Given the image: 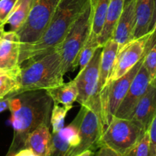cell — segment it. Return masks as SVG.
<instances>
[{
	"label": "cell",
	"mask_w": 156,
	"mask_h": 156,
	"mask_svg": "<svg viewBox=\"0 0 156 156\" xmlns=\"http://www.w3.org/2000/svg\"><path fill=\"white\" fill-rule=\"evenodd\" d=\"M154 8V0H136L135 38L143 36L151 27Z\"/></svg>",
	"instance_id": "obj_18"
},
{
	"label": "cell",
	"mask_w": 156,
	"mask_h": 156,
	"mask_svg": "<svg viewBox=\"0 0 156 156\" xmlns=\"http://www.w3.org/2000/svg\"><path fill=\"white\" fill-rule=\"evenodd\" d=\"M93 151L87 150V151H85V152H82V153L79 154L77 156H93Z\"/></svg>",
	"instance_id": "obj_32"
},
{
	"label": "cell",
	"mask_w": 156,
	"mask_h": 156,
	"mask_svg": "<svg viewBox=\"0 0 156 156\" xmlns=\"http://www.w3.org/2000/svg\"><path fill=\"white\" fill-rule=\"evenodd\" d=\"M156 27V0H154V12H153V15H152V19H151V27H150V30L151 29L152 27Z\"/></svg>",
	"instance_id": "obj_31"
},
{
	"label": "cell",
	"mask_w": 156,
	"mask_h": 156,
	"mask_svg": "<svg viewBox=\"0 0 156 156\" xmlns=\"http://www.w3.org/2000/svg\"><path fill=\"white\" fill-rule=\"evenodd\" d=\"M12 96L5 98L3 99H0V113L6 111L9 108V103H10V99Z\"/></svg>",
	"instance_id": "obj_29"
},
{
	"label": "cell",
	"mask_w": 156,
	"mask_h": 156,
	"mask_svg": "<svg viewBox=\"0 0 156 156\" xmlns=\"http://www.w3.org/2000/svg\"><path fill=\"white\" fill-rule=\"evenodd\" d=\"M13 156H38L35 153H34V152L32 150L29 149H23L21 150H20L19 152H17L16 154H15Z\"/></svg>",
	"instance_id": "obj_30"
},
{
	"label": "cell",
	"mask_w": 156,
	"mask_h": 156,
	"mask_svg": "<svg viewBox=\"0 0 156 156\" xmlns=\"http://www.w3.org/2000/svg\"><path fill=\"white\" fill-rule=\"evenodd\" d=\"M145 132L132 120L114 116L102 131L99 148L108 146L123 156L142 139Z\"/></svg>",
	"instance_id": "obj_4"
},
{
	"label": "cell",
	"mask_w": 156,
	"mask_h": 156,
	"mask_svg": "<svg viewBox=\"0 0 156 156\" xmlns=\"http://www.w3.org/2000/svg\"><path fill=\"white\" fill-rule=\"evenodd\" d=\"M147 131L149 135L151 152H152L153 156H156V114L154 115Z\"/></svg>",
	"instance_id": "obj_27"
},
{
	"label": "cell",
	"mask_w": 156,
	"mask_h": 156,
	"mask_svg": "<svg viewBox=\"0 0 156 156\" xmlns=\"http://www.w3.org/2000/svg\"><path fill=\"white\" fill-rule=\"evenodd\" d=\"M51 133L48 125H41L31 133L26 140L24 149H29L38 156H49Z\"/></svg>",
	"instance_id": "obj_16"
},
{
	"label": "cell",
	"mask_w": 156,
	"mask_h": 156,
	"mask_svg": "<svg viewBox=\"0 0 156 156\" xmlns=\"http://www.w3.org/2000/svg\"><path fill=\"white\" fill-rule=\"evenodd\" d=\"M125 5V0H110L106 15L103 27L97 39L101 47L113 37L116 24L120 18Z\"/></svg>",
	"instance_id": "obj_17"
},
{
	"label": "cell",
	"mask_w": 156,
	"mask_h": 156,
	"mask_svg": "<svg viewBox=\"0 0 156 156\" xmlns=\"http://www.w3.org/2000/svg\"><path fill=\"white\" fill-rule=\"evenodd\" d=\"M20 39L18 34L9 30L0 39V72L11 71L20 68Z\"/></svg>",
	"instance_id": "obj_12"
},
{
	"label": "cell",
	"mask_w": 156,
	"mask_h": 156,
	"mask_svg": "<svg viewBox=\"0 0 156 156\" xmlns=\"http://www.w3.org/2000/svg\"><path fill=\"white\" fill-rule=\"evenodd\" d=\"M151 33L152 30H150L143 36L134 38L124 44L122 47H119L115 59L113 69L106 86L128 73L143 58L145 53L147 43L151 37Z\"/></svg>",
	"instance_id": "obj_7"
},
{
	"label": "cell",
	"mask_w": 156,
	"mask_h": 156,
	"mask_svg": "<svg viewBox=\"0 0 156 156\" xmlns=\"http://www.w3.org/2000/svg\"><path fill=\"white\" fill-rule=\"evenodd\" d=\"M67 111L64 107L59 105H54L50 114V125L52 126V133H58L64 127V120L67 116Z\"/></svg>",
	"instance_id": "obj_24"
},
{
	"label": "cell",
	"mask_w": 156,
	"mask_h": 156,
	"mask_svg": "<svg viewBox=\"0 0 156 156\" xmlns=\"http://www.w3.org/2000/svg\"><path fill=\"white\" fill-rule=\"evenodd\" d=\"M155 114L156 87L150 84L145 94L136 105L130 120L147 131Z\"/></svg>",
	"instance_id": "obj_14"
},
{
	"label": "cell",
	"mask_w": 156,
	"mask_h": 156,
	"mask_svg": "<svg viewBox=\"0 0 156 156\" xmlns=\"http://www.w3.org/2000/svg\"><path fill=\"white\" fill-rule=\"evenodd\" d=\"M96 156H122L118 152L106 146H102L99 148Z\"/></svg>",
	"instance_id": "obj_28"
},
{
	"label": "cell",
	"mask_w": 156,
	"mask_h": 156,
	"mask_svg": "<svg viewBox=\"0 0 156 156\" xmlns=\"http://www.w3.org/2000/svg\"><path fill=\"white\" fill-rule=\"evenodd\" d=\"M110 0H89L90 6V33L99 36L103 27Z\"/></svg>",
	"instance_id": "obj_21"
},
{
	"label": "cell",
	"mask_w": 156,
	"mask_h": 156,
	"mask_svg": "<svg viewBox=\"0 0 156 156\" xmlns=\"http://www.w3.org/2000/svg\"><path fill=\"white\" fill-rule=\"evenodd\" d=\"M102 47H99L85 68L78 72L74 80L78 90L76 101L81 106H89L98 98V82L99 75V62Z\"/></svg>",
	"instance_id": "obj_9"
},
{
	"label": "cell",
	"mask_w": 156,
	"mask_h": 156,
	"mask_svg": "<svg viewBox=\"0 0 156 156\" xmlns=\"http://www.w3.org/2000/svg\"><path fill=\"white\" fill-rule=\"evenodd\" d=\"M123 156H153L148 131L145 133L142 139Z\"/></svg>",
	"instance_id": "obj_25"
},
{
	"label": "cell",
	"mask_w": 156,
	"mask_h": 156,
	"mask_svg": "<svg viewBox=\"0 0 156 156\" xmlns=\"http://www.w3.org/2000/svg\"><path fill=\"white\" fill-rule=\"evenodd\" d=\"M88 5L89 0H61L41 38L32 44H20V65L59 47L74 21Z\"/></svg>",
	"instance_id": "obj_2"
},
{
	"label": "cell",
	"mask_w": 156,
	"mask_h": 156,
	"mask_svg": "<svg viewBox=\"0 0 156 156\" xmlns=\"http://www.w3.org/2000/svg\"><path fill=\"white\" fill-rule=\"evenodd\" d=\"M150 84L151 79L149 75L142 63L133 79L127 94L118 108L115 117L130 120L136 105L145 94Z\"/></svg>",
	"instance_id": "obj_10"
},
{
	"label": "cell",
	"mask_w": 156,
	"mask_h": 156,
	"mask_svg": "<svg viewBox=\"0 0 156 156\" xmlns=\"http://www.w3.org/2000/svg\"><path fill=\"white\" fill-rule=\"evenodd\" d=\"M151 85H154V86L156 87V73H155V76H154V79H153V81H152V82H151Z\"/></svg>",
	"instance_id": "obj_34"
},
{
	"label": "cell",
	"mask_w": 156,
	"mask_h": 156,
	"mask_svg": "<svg viewBox=\"0 0 156 156\" xmlns=\"http://www.w3.org/2000/svg\"><path fill=\"white\" fill-rule=\"evenodd\" d=\"M118 50H119V45L116 41L112 37L102 45L100 62H99V82H98L97 95L99 98L101 92L106 85L107 80L113 69Z\"/></svg>",
	"instance_id": "obj_15"
},
{
	"label": "cell",
	"mask_w": 156,
	"mask_h": 156,
	"mask_svg": "<svg viewBox=\"0 0 156 156\" xmlns=\"http://www.w3.org/2000/svg\"><path fill=\"white\" fill-rule=\"evenodd\" d=\"M53 101L54 105H62L67 111H70L76 101L78 90L74 80L62 84L56 88L46 90Z\"/></svg>",
	"instance_id": "obj_19"
},
{
	"label": "cell",
	"mask_w": 156,
	"mask_h": 156,
	"mask_svg": "<svg viewBox=\"0 0 156 156\" xmlns=\"http://www.w3.org/2000/svg\"><path fill=\"white\" fill-rule=\"evenodd\" d=\"M59 47L38 58L28 61L21 66L20 85L18 94L28 91L47 90L60 86L64 82Z\"/></svg>",
	"instance_id": "obj_3"
},
{
	"label": "cell",
	"mask_w": 156,
	"mask_h": 156,
	"mask_svg": "<svg viewBox=\"0 0 156 156\" xmlns=\"http://www.w3.org/2000/svg\"><path fill=\"white\" fill-rule=\"evenodd\" d=\"M53 105L46 90L24 91L11 97L9 109L14 136L6 156H13L24 149L28 135L38 126H50Z\"/></svg>",
	"instance_id": "obj_1"
},
{
	"label": "cell",
	"mask_w": 156,
	"mask_h": 156,
	"mask_svg": "<svg viewBox=\"0 0 156 156\" xmlns=\"http://www.w3.org/2000/svg\"><path fill=\"white\" fill-rule=\"evenodd\" d=\"M77 116L80 142L73 151V156H77L87 150L93 152L98 149L99 139L103 130L100 116L93 108L81 106Z\"/></svg>",
	"instance_id": "obj_8"
},
{
	"label": "cell",
	"mask_w": 156,
	"mask_h": 156,
	"mask_svg": "<svg viewBox=\"0 0 156 156\" xmlns=\"http://www.w3.org/2000/svg\"><path fill=\"white\" fill-rule=\"evenodd\" d=\"M97 37H98L94 34H90L87 42L85 43L83 48L78 53L77 57L73 64V71L76 69L77 67H79V71H80L83 69L85 68L86 66L90 62L97 49L101 47Z\"/></svg>",
	"instance_id": "obj_23"
},
{
	"label": "cell",
	"mask_w": 156,
	"mask_h": 156,
	"mask_svg": "<svg viewBox=\"0 0 156 156\" xmlns=\"http://www.w3.org/2000/svg\"><path fill=\"white\" fill-rule=\"evenodd\" d=\"M61 0H34L27 21L18 32L21 44L36 42L47 29Z\"/></svg>",
	"instance_id": "obj_6"
},
{
	"label": "cell",
	"mask_w": 156,
	"mask_h": 156,
	"mask_svg": "<svg viewBox=\"0 0 156 156\" xmlns=\"http://www.w3.org/2000/svg\"><path fill=\"white\" fill-rule=\"evenodd\" d=\"M80 142L79 117L76 115L73 121L60 132L51 133L49 156H73Z\"/></svg>",
	"instance_id": "obj_11"
},
{
	"label": "cell",
	"mask_w": 156,
	"mask_h": 156,
	"mask_svg": "<svg viewBox=\"0 0 156 156\" xmlns=\"http://www.w3.org/2000/svg\"><path fill=\"white\" fill-rule=\"evenodd\" d=\"M4 32H5L4 27H0V39H1L2 36V34Z\"/></svg>",
	"instance_id": "obj_33"
},
{
	"label": "cell",
	"mask_w": 156,
	"mask_h": 156,
	"mask_svg": "<svg viewBox=\"0 0 156 156\" xmlns=\"http://www.w3.org/2000/svg\"><path fill=\"white\" fill-rule=\"evenodd\" d=\"M91 30L90 6L88 5L85 10L74 21L59 47L61 55V65L64 75L73 71V66L78 53L87 42Z\"/></svg>",
	"instance_id": "obj_5"
},
{
	"label": "cell",
	"mask_w": 156,
	"mask_h": 156,
	"mask_svg": "<svg viewBox=\"0 0 156 156\" xmlns=\"http://www.w3.org/2000/svg\"><path fill=\"white\" fill-rule=\"evenodd\" d=\"M136 29V0L124 5L123 11L116 24L112 38L119 47L134 39Z\"/></svg>",
	"instance_id": "obj_13"
},
{
	"label": "cell",
	"mask_w": 156,
	"mask_h": 156,
	"mask_svg": "<svg viewBox=\"0 0 156 156\" xmlns=\"http://www.w3.org/2000/svg\"><path fill=\"white\" fill-rule=\"evenodd\" d=\"M21 67L11 71L0 72V99L16 95L21 88Z\"/></svg>",
	"instance_id": "obj_20"
},
{
	"label": "cell",
	"mask_w": 156,
	"mask_h": 156,
	"mask_svg": "<svg viewBox=\"0 0 156 156\" xmlns=\"http://www.w3.org/2000/svg\"><path fill=\"white\" fill-rule=\"evenodd\" d=\"M34 0H18L11 13L6 24H9L10 30L18 32L24 25L30 13Z\"/></svg>",
	"instance_id": "obj_22"
},
{
	"label": "cell",
	"mask_w": 156,
	"mask_h": 156,
	"mask_svg": "<svg viewBox=\"0 0 156 156\" xmlns=\"http://www.w3.org/2000/svg\"><path fill=\"white\" fill-rule=\"evenodd\" d=\"M18 0H0V27H4Z\"/></svg>",
	"instance_id": "obj_26"
},
{
	"label": "cell",
	"mask_w": 156,
	"mask_h": 156,
	"mask_svg": "<svg viewBox=\"0 0 156 156\" xmlns=\"http://www.w3.org/2000/svg\"><path fill=\"white\" fill-rule=\"evenodd\" d=\"M132 1H133V0H125V5L128 4V3H129L130 2H132Z\"/></svg>",
	"instance_id": "obj_35"
}]
</instances>
